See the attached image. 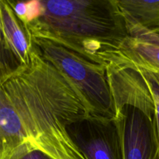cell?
Returning a JSON list of instances; mask_svg holds the SVG:
<instances>
[{
	"mask_svg": "<svg viewBox=\"0 0 159 159\" xmlns=\"http://www.w3.org/2000/svg\"><path fill=\"white\" fill-rule=\"evenodd\" d=\"M88 116L76 90L34 45L29 65L0 80V158L26 147L55 159H86L68 127Z\"/></svg>",
	"mask_w": 159,
	"mask_h": 159,
	"instance_id": "obj_1",
	"label": "cell"
},
{
	"mask_svg": "<svg viewBox=\"0 0 159 159\" xmlns=\"http://www.w3.org/2000/svg\"><path fill=\"white\" fill-rule=\"evenodd\" d=\"M30 37L60 43L108 66L130 36L114 0H6Z\"/></svg>",
	"mask_w": 159,
	"mask_h": 159,
	"instance_id": "obj_2",
	"label": "cell"
},
{
	"mask_svg": "<svg viewBox=\"0 0 159 159\" xmlns=\"http://www.w3.org/2000/svg\"><path fill=\"white\" fill-rule=\"evenodd\" d=\"M43 58L52 64L76 90L90 116L115 119L107 66L93 61L60 43L31 37Z\"/></svg>",
	"mask_w": 159,
	"mask_h": 159,
	"instance_id": "obj_3",
	"label": "cell"
},
{
	"mask_svg": "<svg viewBox=\"0 0 159 159\" xmlns=\"http://www.w3.org/2000/svg\"><path fill=\"white\" fill-rule=\"evenodd\" d=\"M68 134L86 159H124L115 119L88 116L70 124Z\"/></svg>",
	"mask_w": 159,
	"mask_h": 159,
	"instance_id": "obj_4",
	"label": "cell"
},
{
	"mask_svg": "<svg viewBox=\"0 0 159 159\" xmlns=\"http://www.w3.org/2000/svg\"><path fill=\"white\" fill-rule=\"evenodd\" d=\"M124 159H159L156 123L144 112L124 106L116 113Z\"/></svg>",
	"mask_w": 159,
	"mask_h": 159,
	"instance_id": "obj_5",
	"label": "cell"
},
{
	"mask_svg": "<svg viewBox=\"0 0 159 159\" xmlns=\"http://www.w3.org/2000/svg\"><path fill=\"white\" fill-rule=\"evenodd\" d=\"M0 29L2 80L29 65L34 44L24 24L6 0H0Z\"/></svg>",
	"mask_w": 159,
	"mask_h": 159,
	"instance_id": "obj_6",
	"label": "cell"
},
{
	"mask_svg": "<svg viewBox=\"0 0 159 159\" xmlns=\"http://www.w3.org/2000/svg\"><path fill=\"white\" fill-rule=\"evenodd\" d=\"M107 76L116 113L124 106H132L156 123L153 96L139 70L110 64L107 66Z\"/></svg>",
	"mask_w": 159,
	"mask_h": 159,
	"instance_id": "obj_7",
	"label": "cell"
},
{
	"mask_svg": "<svg viewBox=\"0 0 159 159\" xmlns=\"http://www.w3.org/2000/svg\"><path fill=\"white\" fill-rule=\"evenodd\" d=\"M111 64L144 69L159 76V45L129 36Z\"/></svg>",
	"mask_w": 159,
	"mask_h": 159,
	"instance_id": "obj_8",
	"label": "cell"
},
{
	"mask_svg": "<svg viewBox=\"0 0 159 159\" xmlns=\"http://www.w3.org/2000/svg\"><path fill=\"white\" fill-rule=\"evenodd\" d=\"M127 22V28L159 29V0H114Z\"/></svg>",
	"mask_w": 159,
	"mask_h": 159,
	"instance_id": "obj_9",
	"label": "cell"
},
{
	"mask_svg": "<svg viewBox=\"0 0 159 159\" xmlns=\"http://www.w3.org/2000/svg\"><path fill=\"white\" fill-rule=\"evenodd\" d=\"M138 69V68H137ZM148 85L153 96L155 105V118L156 127L159 141V76L144 69H138Z\"/></svg>",
	"mask_w": 159,
	"mask_h": 159,
	"instance_id": "obj_10",
	"label": "cell"
},
{
	"mask_svg": "<svg viewBox=\"0 0 159 159\" xmlns=\"http://www.w3.org/2000/svg\"><path fill=\"white\" fill-rule=\"evenodd\" d=\"M0 159H55L43 151L22 147Z\"/></svg>",
	"mask_w": 159,
	"mask_h": 159,
	"instance_id": "obj_11",
	"label": "cell"
},
{
	"mask_svg": "<svg viewBox=\"0 0 159 159\" xmlns=\"http://www.w3.org/2000/svg\"><path fill=\"white\" fill-rule=\"evenodd\" d=\"M128 31L131 37L159 45V29L155 30H148L138 27H129Z\"/></svg>",
	"mask_w": 159,
	"mask_h": 159,
	"instance_id": "obj_12",
	"label": "cell"
}]
</instances>
